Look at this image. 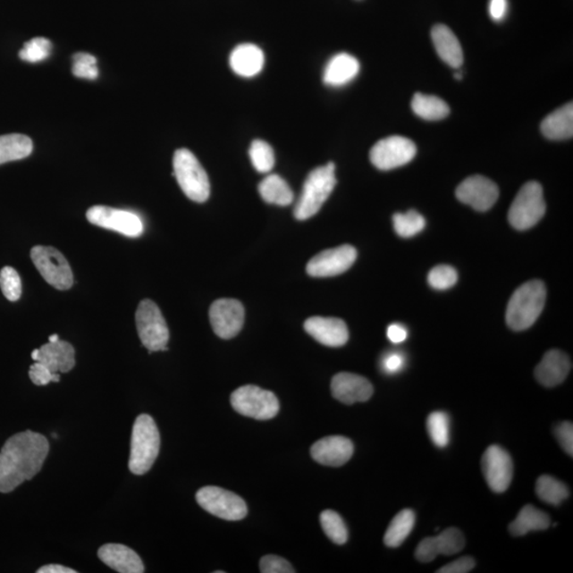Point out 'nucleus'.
<instances>
[{
	"instance_id": "72a5a7b5",
	"label": "nucleus",
	"mask_w": 573,
	"mask_h": 573,
	"mask_svg": "<svg viewBox=\"0 0 573 573\" xmlns=\"http://www.w3.org/2000/svg\"><path fill=\"white\" fill-rule=\"evenodd\" d=\"M427 429L435 446L444 448L450 444L451 419L445 412L431 413L427 419Z\"/></svg>"
},
{
	"instance_id": "37998d69",
	"label": "nucleus",
	"mask_w": 573,
	"mask_h": 573,
	"mask_svg": "<svg viewBox=\"0 0 573 573\" xmlns=\"http://www.w3.org/2000/svg\"><path fill=\"white\" fill-rule=\"evenodd\" d=\"M29 377L31 382L37 385H46L51 382H60V374L51 373L41 362L33 363L30 367Z\"/></svg>"
},
{
	"instance_id": "473e14b6",
	"label": "nucleus",
	"mask_w": 573,
	"mask_h": 573,
	"mask_svg": "<svg viewBox=\"0 0 573 573\" xmlns=\"http://www.w3.org/2000/svg\"><path fill=\"white\" fill-rule=\"evenodd\" d=\"M536 493L544 502L560 506L565 499L569 497V490L563 482L552 476L543 475L536 482Z\"/></svg>"
},
{
	"instance_id": "39448f33",
	"label": "nucleus",
	"mask_w": 573,
	"mask_h": 573,
	"mask_svg": "<svg viewBox=\"0 0 573 573\" xmlns=\"http://www.w3.org/2000/svg\"><path fill=\"white\" fill-rule=\"evenodd\" d=\"M173 175L181 190L191 201L203 203L211 195L208 175L198 163L194 153L189 149H179L173 156Z\"/></svg>"
},
{
	"instance_id": "de8ad7c7",
	"label": "nucleus",
	"mask_w": 573,
	"mask_h": 573,
	"mask_svg": "<svg viewBox=\"0 0 573 573\" xmlns=\"http://www.w3.org/2000/svg\"><path fill=\"white\" fill-rule=\"evenodd\" d=\"M404 365V357L400 354H390L383 363V370L389 374L399 373Z\"/></svg>"
},
{
	"instance_id": "79ce46f5",
	"label": "nucleus",
	"mask_w": 573,
	"mask_h": 573,
	"mask_svg": "<svg viewBox=\"0 0 573 573\" xmlns=\"http://www.w3.org/2000/svg\"><path fill=\"white\" fill-rule=\"evenodd\" d=\"M259 570L263 573H294L293 567L288 560L277 555H265L259 563Z\"/></svg>"
},
{
	"instance_id": "f3484780",
	"label": "nucleus",
	"mask_w": 573,
	"mask_h": 573,
	"mask_svg": "<svg viewBox=\"0 0 573 573\" xmlns=\"http://www.w3.org/2000/svg\"><path fill=\"white\" fill-rule=\"evenodd\" d=\"M465 547L463 533L457 527H448L440 535L426 537L416 550V558L421 563H430L438 555H453L462 552Z\"/></svg>"
},
{
	"instance_id": "f8f14e48",
	"label": "nucleus",
	"mask_w": 573,
	"mask_h": 573,
	"mask_svg": "<svg viewBox=\"0 0 573 573\" xmlns=\"http://www.w3.org/2000/svg\"><path fill=\"white\" fill-rule=\"evenodd\" d=\"M89 223L115 231L127 237H139L144 232L143 221L138 215L109 206H93L87 213Z\"/></svg>"
},
{
	"instance_id": "9b49d317",
	"label": "nucleus",
	"mask_w": 573,
	"mask_h": 573,
	"mask_svg": "<svg viewBox=\"0 0 573 573\" xmlns=\"http://www.w3.org/2000/svg\"><path fill=\"white\" fill-rule=\"evenodd\" d=\"M417 156V146L402 136H390L380 139L370 152V160L379 170H392L410 163Z\"/></svg>"
},
{
	"instance_id": "f704fd0d",
	"label": "nucleus",
	"mask_w": 573,
	"mask_h": 573,
	"mask_svg": "<svg viewBox=\"0 0 573 573\" xmlns=\"http://www.w3.org/2000/svg\"><path fill=\"white\" fill-rule=\"evenodd\" d=\"M323 531L329 540L337 544H343L349 540L348 527L338 513L332 510H326L320 516Z\"/></svg>"
},
{
	"instance_id": "6e6552de",
	"label": "nucleus",
	"mask_w": 573,
	"mask_h": 573,
	"mask_svg": "<svg viewBox=\"0 0 573 573\" xmlns=\"http://www.w3.org/2000/svg\"><path fill=\"white\" fill-rule=\"evenodd\" d=\"M231 404L241 416L258 421H268L280 411V401L274 393L251 384L235 390Z\"/></svg>"
},
{
	"instance_id": "ddd939ff",
	"label": "nucleus",
	"mask_w": 573,
	"mask_h": 573,
	"mask_svg": "<svg viewBox=\"0 0 573 573\" xmlns=\"http://www.w3.org/2000/svg\"><path fill=\"white\" fill-rule=\"evenodd\" d=\"M214 332L221 339L229 340L240 333L245 323V308L240 300L220 299L209 309Z\"/></svg>"
},
{
	"instance_id": "2eb2a0df",
	"label": "nucleus",
	"mask_w": 573,
	"mask_h": 573,
	"mask_svg": "<svg viewBox=\"0 0 573 573\" xmlns=\"http://www.w3.org/2000/svg\"><path fill=\"white\" fill-rule=\"evenodd\" d=\"M482 470L493 492H506L513 478L512 458L501 446H490L482 457Z\"/></svg>"
},
{
	"instance_id": "2f4dec72",
	"label": "nucleus",
	"mask_w": 573,
	"mask_h": 573,
	"mask_svg": "<svg viewBox=\"0 0 573 573\" xmlns=\"http://www.w3.org/2000/svg\"><path fill=\"white\" fill-rule=\"evenodd\" d=\"M416 525V513L410 509L402 510L397 514L388 527L384 535L385 546L390 548L400 547L410 535Z\"/></svg>"
},
{
	"instance_id": "4be33fe9",
	"label": "nucleus",
	"mask_w": 573,
	"mask_h": 573,
	"mask_svg": "<svg viewBox=\"0 0 573 573\" xmlns=\"http://www.w3.org/2000/svg\"><path fill=\"white\" fill-rule=\"evenodd\" d=\"M569 357L559 350H549L535 368V377L544 387L553 388L564 382L571 370Z\"/></svg>"
},
{
	"instance_id": "4c0bfd02",
	"label": "nucleus",
	"mask_w": 573,
	"mask_h": 573,
	"mask_svg": "<svg viewBox=\"0 0 573 573\" xmlns=\"http://www.w3.org/2000/svg\"><path fill=\"white\" fill-rule=\"evenodd\" d=\"M51 49L53 45L49 39L34 38L31 41L25 43L24 47L20 51V58L30 63H38L48 58Z\"/></svg>"
},
{
	"instance_id": "9d476101",
	"label": "nucleus",
	"mask_w": 573,
	"mask_h": 573,
	"mask_svg": "<svg viewBox=\"0 0 573 573\" xmlns=\"http://www.w3.org/2000/svg\"><path fill=\"white\" fill-rule=\"evenodd\" d=\"M197 502L206 512L224 520H241L248 515L247 503L236 493L217 486H206L198 490Z\"/></svg>"
},
{
	"instance_id": "58836bf2",
	"label": "nucleus",
	"mask_w": 573,
	"mask_h": 573,
	"mask_svg": "<svg viewBox=\"0 0 573 573\" xmlns=\"http://www.w3.org/2000/svg\"><path fill=\"white\" fill-rule=\"evenodd\" d=\"M0 288L5 299L11 302L19 300L21 295V280L16 270L11 266H4L0 271Z\"/></svg>"
},
{
	"instance_id": "f257e3e1",
	"label": "nucleus",
	"mask_w": 573,
	"mask_h": 573,
	"mask_svg": "<svg viewBox=\"0 0 573 573\" xmlns=\"http://www.w3.org/2000/svg\"><path fill=\"white\" fill-rule=\"evenodd\" d=\"M49 452L46 436L31 430L16 434L0 451V493L13 492L43 468Z\"/></svg>"
},
{
	"instance_id": "4468645a",
	"label": "nucleus",
	"mask_w": 573,
	"mask_h": 573,
	"mask_svg": "<svg viewBox=\"0 0 573 573\" xmlns=\"http://www.w3.org/2000/svg\"><path fill=\"white\" fill-rule=\"evenodd\" d=\"M357 259V249L353 246L326 249L309 260L306 271L312 277H333L344 274Z\"/></svg>"
},
{
	"instance_id": "393cba45",
	"label": "nucleus",
	"mask_w": 573,
	"mask_h": 573,
	"mask_svg": "<svg viewBox=\"0 0 573 573\" xmlns=\"http://www.w3.org/2000/svg\"><path fill=\"white\" fill-rule=\"evenodd\" d=\"M265 64L264 51L257 45L241 44L232 51L230 66L236 75L252 78L263 71Z\"/></svg>"
},
{
	"instance_id": "8fccbe9b",
	"label": "nucleus",
	"mask_w": 573,
	"mask_h": 573,
	"mask_svg": "<svg viewBox=\"0 0 573 573\" xmlns=\"http://www.w3.org/2000/svg\"><path fill=\"white\" fill-rule=\"evenodd\" d=\"M38 573H76V570H73L72 569H68V567L62 566V565H47V566H43L41 569H38Z\"/></svg>"
},
{
	"instance_id": "412c9836",
	"label": "nucleus",
	"mask_w": 573,
	"mask_h": 573,
	"mask_svg": "<svg viewBox=\"0 0 573 573\" xmlns=\"http://www.w3.org/2000/svg\"><path fill=\"white\" fill-rule=\"evenodd\" d=\"M31 358L41 362L51 373H68L76 366L75 349L71 343L62 341L48 342L41 349L32 351Z\"/></svg>"
},
{
	"instance_id": "a19ab883",
	"label": "nucleus",
	"mask_w": 573,
	"mask_h": 573,
	"mask_svg": "<svg viewBox=\"0 0 573 573\" xmlns=\"http://www.w3.org/2000/svg\"><path fill=\"white\" fill-rule=\"evenodd\" d=\"M72 73L78 78L95 80L99 75L97 59L94 55L79 53L73 55Z\"/></svg>"
},
{
	"instance_id": "dca6fc26",
	"label": "nucleus",
	"mask_w": 573,
	"mask_h": 573,
	"mask_svg": "<svg viewBox=\"0 0 573 573\" xmlns=\"http://www.w3.org/2000/svg\"><path fill=\"white\" fill-rule=\"evenodd\" d=\"M456 196L459 201L476 211L486 212L497 202L499 189L492 180L482 175H473L458 186Z\"/></svg>"
},
{
	"instance_id": "3c124183",
	"label": "nucleus",
	"mask_w": 573,
	"mask_h": 573,
	"mask_svg": "<svg viewBox=\"0 0 573 573\" xmlns=\"http://www.w3.org/2000/svg\"><path fill=\"white\" fill-rule=\"evenodd\" d=\"M48 340H49L48 342H58L60 338H59L58 334H51V336L49 337Z\"/></svg>"
},
{
	"instance_id": "423d86ee",
	"label": "nucleus",
	"mask_w": 573,
	"mask_h": 573,
	"mask_svg": "<svg viewBox=\"0 0 573 573\" xmlns=\"http://www.w3.org/2000/svg\"><path fill=\"white\" fill-rule=\"evenodd\" d=\"M546 213L543 187L529 181L521 187L509 211V223L514 229L526 231L540 223Z\"/></svg>"
},
{
	"instance_id": "5701e85b",
	"label": "nucleus",
	"mask_w": 573,
	"mask_h": 573,
	"mask_svg": "<svg viewBox=\"0 0 573 573\" xmlns=\"http://www.w3.org/2000/svg\"><path fill=\"white\" fill-rule=\"evenodd\" d=\"M98 557L110 569L121 573H143L145 566L139 554L121 544H106L98 550Z\"/></svg>"
},
{
	"instance_id": "e433bc0d",
	"label": "nucleus",
	"mask_w": 573,
	"mask_h": 573,
	"mask_svg": "<svg viewBox=\"0 0 573 573\" xmlns=\"http://www.w3.org/2000/svg\"><path fill=\"white\" fill-rule=\"evenodd\" d=\"M255 169L260 173H268L274 167L275 156L272 147L265 140H254L249 150Z\"/></svg>"
},
{
	"instance_id": "c03bdc74",
	"label": "nucleus",
	"mask_w": 573,
	"mask_h": 573,
	"mask_svg": "<svg viewBox=\"0 0 573 573\" xmlns=\"http://www.w3.org/2000/svg\"><path fill=\"white\" fill-rule=\"evenodd\" d=\"M555 436L563 447V450L569 453L570 457L573 456V426L571 422H564L558 425L555 428Z\"/></svg>"
},
{
	"instance_id": "bb28decb",
	"label": "nucleus",
	"mask_w": 573,
	"mask_h": 573,
	"mask_svg": "<svg viewBox=\"0 0 573 573\" xmlns=\"http://www.w3.org/2000/svg\"><path fill=\"white\" fill-rule=\"evenodd\" d=\"M542 132L547 139L563 140L573 135V105L572 102L560 107L544 119Z\"/></svg>"
},
{
	"instance_id": "a878e982",
	"label": "nucleus",
	"mask_w": 573,
	"mask_h": 573,
	"mask_svg": "<svg viewBox=\"0 0 573 573\" xmlns=\"http://www.w3.org/2000/svg\"><path fill=\"white\" fill-rule=\"evenodd\" d=\"M431 38L440 58L452 68L461 67L464 61L463 50L455 33L445 25H436L431 31Z\"/></svg>"
},
{
	"instance_id": "aec40b11",
	"label": "nucleus",
	"mask_w": 573,
	"mask_h": 573,
	"mask_svg": "<svg viewBox=\"0 0 573 573\" xmlns=\"http://www.w3.org/2000/svg\"><path fill=\"white\" fill-rule=\"evenodd\" d=\"M334 399L345 405L365 402L371 399L374 389L368 380L353 373H339L332 380Z\"/></svg>"
},
{
	"instance_id": "603ef678",
	"label": "nucleus",
	"mask_w": 573,
	"mask_h": 573,
	"mask_svg": "<svg viewBox=\"0 0 573 573\" xmlns=\"http://www.w3.org/2000/svg\"><path fill=\"white\" fill-rule=\"evenodd\" d=\"M455 78L457 79V80H461L462 73L461 72H456L455 73Z\"/></svg>"
},
{
	"instance_id": "7ed1b4c3",
	"label": "nucleus",
	"mask_w": 573,
	"mask_h": 573,
	"mask_svg": "<svg viewBox=\"0 0 573 573\" xmlns=\"http://www.w3.org/2000/svg\"><path fill=\"white\" fill-rule=\"evenodd\" d=\"M161 435L155 419L140 414L134 423L129 469L136 476L145 475L153 467L160 453Z\"/></svg>"
},
{
	"instance_id": "0eeeda50",
	"label": "nucleus",
	"mask_w": 573,
	"mask_h": 573,
	"mask_svg": "<svg viewBox=\"0 0 573 573\" xmlns=\"http://www.w3.org/2000/svg\"><path fill=\"white\" fill-rule=\"evenodd\" d=\"M135 321L140 341L149 353L168 350L167 323L164 319L161 309L153 300H141L136 310Z\"/></svg>"
},
{
	"instance_id": "c9c22d12",
	"label": "nucleus",
	"mask_w": 573,
	"mask_h": 573,
	"mask_svg": "<svg viewBox=\"0 0 573 573\" xmlns=\"http://www.w3.org/2000/svg\"><path fill=\"white\" fill-rule=\"evenodd\" d=\"M393 224L396 234L402 238L417 236L426 226V220L417 211H409L406 214H395Z\"/></svg>"
},
{
	"instance_id": "7c9ffc66",
	"label": "nucleus",
	"mask_w": 573,
	"mask_h": 573,
	"mask_svg": "<svg viewBox=\"0 0 573 573\" xmlns=\"http://www.w3.org/2000/svg\"><path fill=\"white\" fill-rule=\"evenodd\" d=\"M32 150V140L26 135L0 136V164L22 160V158L29 156Z\"/></svg>"
},
{
	"instance_id": "6ab92c4d",
	"label": "nucleus",
	"mask_w": 573,
	"mask_h": 573,
	"mask_svg": "<svg viewBox=\"0 0 573 573\" xmlns=\"http://www.w3.org/2000/svg\"><path fill=\"white\" fill-rule=\"evenodd\" d=\"M311 457L317 463L326 467H342L354 453V444L344 436H327L315 442L311 447Z\"/></svg>"
},
{
	"instance_id": "cd10ccee",
	"label": "nucleus",
	"mask_w": 573,
	"mask_h": 573,
	"mask_svg": "<svg viewBox=\"0 0 573 573\" xmlns=\"http://www.w3.org/2000/svg\"><path fill=\"white\" fill-rule=\"evenodd\" d=\"M552 525L549 515L535 507L527 504L521 509L518 518L509 526V531L514 536H524L531 531H543Z\"/></svg>"
},
{
	"instance_id": "c756f323",
	"label": "nucleus",
	"mask_w": 573,
	"mask_h": 573,
	"mask_svg": "<svg viewBox=\"0 0 573 573\" xmlns=\"http://www.w3.org/2000/svg\"><path fill=\"white\" fill-rule=\"evenodd\" d=\"M411 105L414 114L429 122L441 121L450 115L451 112L444 100L421 93L414 95Z\"/></svg>"
},
{
	"instance_id": "b1692460",
	"label": "nucleus",
	"mask_w": 573,
	"mask_h": 573,
	"mask_svg": "<svg viewBox=\"0 0 573 573\" xmlns=\"http://www.w3.org/2000/svg\"><path fill=\"white\" fill-rule=\"evenodd\" d=\"M360 72L359 61L349 54H338L328 61L323 82L328 87L341 88L353 81Z\"/></svg>"
},
{
	"instance_id": "a18cd8bd",
	"label": "nucleus",
	"mask_w": 573,
	"mask_h": 573,
	"mask_svg": "<svg viewBox=\"0 0 573 573\" xmlns=\"http://www.w3.org/2000/svg\"><path fill=\"white\" fill-rule=\"evenodd\" d=\"M476 561L473 558L463 557L459 560L452 561L451 564H447L444 567H442L438 573H468L472 571L475 569Z\"/></svg>"
},
{
	"instance_id": "ea45409f",
	"label": "nucleus",
	"mask_w": 573,
	"mask_h": 573,
	"mask_svg": "<svg viewBox=\"0 0 573 573\" xmlns=\"http://www.w3.org/2000/svg\"><path fill=\"white\" fill-rule=\"evenodd\" d=\"M458 274L451 265H441L429 272L428 282L436 291H446L456 285Z\"/></svg>"
},
{
	"instance_id": "49530a36",
	"label": "nucleus",
	"mask_w": 573,
	"mask_h": 573,
	"mask_svg": "<svg viewBox=\"0 0 573 573\" xmlns=\"http://www.w3.org/2000/svg\"><path fill=\"white\" fill-rule=\"evenodd\" d=\"M509 10L508 0H490L489 13L492 20L502 21L507 16Z\"/></svg>"
},
{
	"instance_id": "09e8293b",
	"label": "nucleus",
	"mask_w": 573,
	"mask_h": 573,
	"mask_svg": "<svg viewBox=\"0 0 573 573\" xmlns=\"http://www.w3.org/2000/svg\"><path fill=\"white\" fill-rule=\"evenodd\" d=\"M387 333L390 341L394 344L404 342L408 337L407 329L400 324L390 325Z\"/></svg>"
},
{
	"instance_id": "1a4fd4ad",
	"label": "nucleus",
	"mask_w": 573,
	"mask_h": 573,
	"mask_svg": "<svg viewBox=\"0 0 573 573\" xmlns=\"http://www.w3.org/2000/svg\"><path fill=\"white\" fill-rule=\"evenodd\" d=\"M31 259L49 285L58 291H68L73 285V274L64 255L53 247L37 246L31 249Z\"/></svg>"
},
{
	"instance_id": "f03ea898",
	"label": "nucleus",
	"mask_w": 573,
	"mask_h": 573,
	"mask_svg": "<svg viewBox=\"0 0 573 573\" xmlns=\"http://www.w3.org/2000/svg\"><path fill=\"white\" fill-rule=\"evenodd\" d=\"M546 287L541 281H530L520 286L508 304V326L515 332H521L535 324L546 303Z\"/></svg>"
},
{
	"instance_id": "a211bd4d",
	"label": "nucleus",
	"mask_w": 573,
	"mask_h": 573,
	"mask_svg": "<svg viewBox=\"0 0 573 573\" xmlns=\"http://www.w3.org/2000/svg\"><path fill=\"white\" fill-rule=\"evenodd\" d=\"M304 328L317 342L329 348H340L349 341V328L337 317L312 316L306 320Z\"/></svg>"
},
{
	"instance_id": "20e7f679",
	"label": "nucleus",
	"mask_w": 573,
	"mask_h": 573,
	"mask_svg": "<svg viewBox=\"0 0 573 573\" xmlns=\"http://www.w3.org/2000/svg\"><path fill=\"white\" fill-rule=\"evenodd\" d=\"M336 166L328 163L317 167L306 179L302 195L294 208V217L299 221L308 220L320 211L337 185Z\"/></svg>"
},
{
	"instance_id": "c85d7f7f",
	"label": "nucleus",
	"mask_w": 573,
	"mask_h": 573,
	"mask_svg": "<svg viewBox=\"0 0 573 573\" xmlns=\"http://www.w3.org/2000/svg\"><path fill=\"white\" fill-rule=\"evenodd\" d=\"M260 197L266 203L275 204L279 206H291L293 202V191L287 181L280 175L270 174L265 177L258 186Z\"/></svg>"
}]
</instances>
